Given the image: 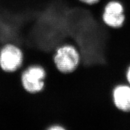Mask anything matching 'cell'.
<instances>
[{"instance_id":"6da1fadb","label":"cell","mask_w":130,"mask_h":130,"mask_svg":"<svg viewBox=\"0 0 130 130\" xmlns=\"http://www.w3.org/2000/svg\"><path fill=\"white\" fill-rule=\"evenodd\" d=\"M53 60L58 71L63 74H69L74 72L79 66L81 56L74 45L65 43L56 49Z\"/></svg>"},{"instance_id":"7a4b0ae2","label":"cell","mask_w":130,"mask_h":130,"mask_svg":"<svg viewBox=\"0 0 130 130\" xmlns=\"http://www.w3.org/2000/svg\"><path fill=\"white\" fill-rule=\"evenodd\" d=\"M46 71L40 65H33L23 74L22 82L27 92L35 94L41 92L44 88Z\"/></svg>"},{"instance_id":"3957f363","label":"cell","mask_w":130,"mask_h":130,"mask_svg":"<svg viewBox=\"0 0 130 130\" xmlns=\"http://www.w3.org/2000/svg\"><path fill=\"white\" fill-rule=\"evenodd\" d=\"M22 55L20 50L13 45H7L0 53V66L7 72H12L19 67Z\"/></svg>"},{"instance_id":"277c9868","label":"cell","mask_w":130,"mask_h":130,"mask_svg":"<svg viewBox=\"0 0 130 130\" xmlns=\"http://www.w3.org/2000/svg\"><path fill=\"white\" fill-rule=\"evenodd\" d=\"M112 99L118 110L123 112L130 111V85H117L112 91Z\"/></svg>"},{"instance_id":"5b68a950","label":"cell","mask_w":130,"mask_h":130,"mask_svg":"<svg viewBox=\"0 0 130 130\" xmlns=\"http://www.w3.org/2000/svg\"><path fill=\"white\" fill-rule=\"evenodd\" d=\"M102 19L104 23L108 27L113 28H119L123 25L125 21V14L124 13L117 14L103 12Z\"/></svg>"},{"instance_id":"8992f818","label":"cell","mask_w":130,"mask_h":130,"mask_svg":"<svg viewBox=\"0 0 130 130\" xmlns=\"http://www.w3.org/2000/svg\"><path fill=\"white\" fill-rule=\"evenodd\" d=\"M79 2L83 3L86 5H95L96 4L100 1V0H78Z\"/></svg>"},{"instance_id":"52a82bcc","label":"cell","mask_w":130,"mask_h":130,"mask_svg":"<svg viewBox=\"0 0 130 130\" xmlns=\"http://www.w3.org/2000/svg\"><path fill=\"white\" fill-rule=\"evenodd\" d=\"M47 130H66L63 126L58 124H54L48 128Z\"/></svg>"},{"instance_id":"ba28073f","label":"cell","mask_w":130,"mask_h":130,"mask_svg":"<svg viewBox=\"0 0 130 130\" xmlns=\"http://www.w3.org/2000/svg\"><path fill=\"white\" fill-rule=\"evenodd\" d=\"M126 78L128 84L130 85V66L128 67L126 72Z\"/></svg>"}]
</instances>
